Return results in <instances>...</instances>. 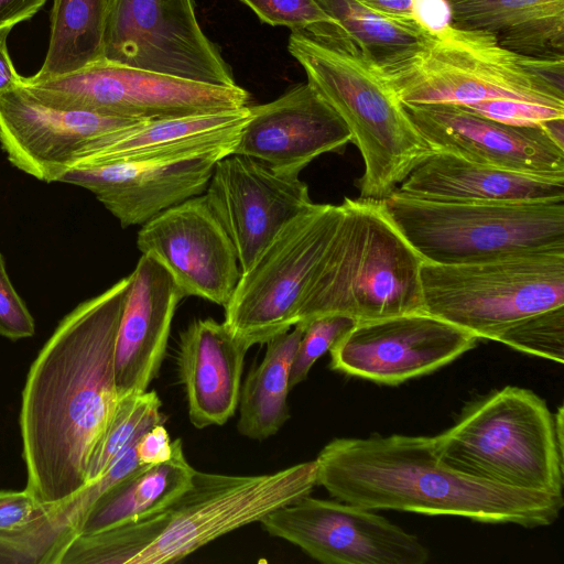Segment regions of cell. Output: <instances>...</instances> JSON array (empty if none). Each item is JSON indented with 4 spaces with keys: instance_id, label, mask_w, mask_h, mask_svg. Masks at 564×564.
I'll use <instances>...</instances> for the list:
<instances>
[{
    "instance_id": "cell-23",
    "label": "cell",
    "mask_w": 564,
    "mask_h": 564,
    "mask_svg": "<svg viewBox=\"0 0 564 564\" xmlns=\"http://www.w3.org/2000/svg\"><path fill=\"white\" fill-rule=\"evenodd\" d=\"M248 349L224 322L209 317L182 332L177 366L195 427L224 425L235 414Z\"/></svg>"
},
{
    "instance_id": "cell-2",
    "label": "cell",
    "mask_w": 564,
    "mask_h": 564,
    "mask_svg": "<svg viewBox=\"0 0 564 564\" xmlns=\"http://www.w3.org/2000/svg\"><path fill=\"white\" fill-rule=\"evenodd\" d=\"M315 462L316 485L343 502L369 510L538 528L552 524L564 506L563 496L507 487L454 469L429 436L334 438Z\"/></svg>"
},
{
    "instance_id": "cell-24",
    "label": "cell",
    "mask_w": 564,
    "mask_h": 564,
    "mask_svg": "<svg viewBox=\"0 0 564 564\" xmlns=\"http://www.w3.org/2000/svg\"><path fill=\"white\" fill-rule=\"evenodd\" d=\"M395 191L410 197L452 203L558 202L564 200V177L510 171L435 151Z\"/></svg>"
},
{
    "instance_id": "cell-13",
    "label": "cell",
    "mask_w": 564,
    "mask_h": 564,
    "mask_svg": "<svg viewBox=\"0 0 564 564\" xmlns=\"http://www.w3.org/2000/svg\"><path fill=\"white\" fill-rule=\"evenodd\" d=\"M325 564H424L429 550L420 540L372 510L310 495L270 512L260 521Z\"/></svg>"
},
{
    "instance_id": "cell-31",
    "label": "cell",
    "mask_w": 564,
    "mask_h": 564,
    "mask_svg": "<svg viewBox=\"0 0 564 564\" xmlns=\"http://www.w3.org/2000/svg\"><path fill=\"white\" fill-rule=\"evenodd\" d=\"M75 534L54 505L31 523L0 530V564H55L58 553Z\"/></svg>"
},
{
    "instance_id": "cell-25",
    "label": "cell",
    "mask_w": 564,
    "mask_h": 564,
    "mask_svg": "<svg viewBox=\"0 0 564 564\" xmlns=\"http://www.w3.org/2000/svg\"><path fill=\"white\" fill-rule=\"evenodd\" d=\"M453 24L495 36L505 48L564 58V0H449Z\"/></svg>"
},
{
    "instance_id": "cell-9",
    "label": "cell",
    "mask_w": 564,
    "mask_h": 564,
    "mask_svg": "<svg viewBox=\"0 0 564 564\" xmlns=\"http://www.w3.org/2000/svg\"><path fill=\"white\" fill-rule=\"evenodd\" d=\"M423 311L496 340L535 313L564 306V250L421 268Z\"/></svg>"
},
{
    "instance_id": "cell-28",
    "label": "cell",
    "mask_w": 564,
    "mask_h": 564,
    "mask_svg": "<svg viewBox=\"0 0 564 564\" xmlns=\"http://www.w3.org/2000/svg\"><path fill=\"white\" fill-rule=\"evenodd\" d=\"M109 0H53L47 52L30 80L77 72L104 59Z\"/></svg>"
},
{
    "instance_id": "cell-19",
    "label": "cell",
    "mask_w": 564,
    "mask_h": 564,
    "mask_svg": "<svg viewBox=\"0 0 564 564\" xmlns=\"http://www.w3.org/2000/svg\"><path fill=\"white\" fill-rule=\"evenodd\" d=\"M249 111L232 154L282 175L296 177L317 156L351 142L341 118L307 82Z\"/></svg>"
},
{
    "instance_id": "cell-6",
    "label": "cell",
    "mask_w": 564,
    "mask_h": 564,
    "mask_svg": "<svg viewBox=\"0 0 564 564\" xmlns=\"http://www.w3.org/2000/svg\"><path fill=\"white\" fill-rule=\"evenodd\" d=\"M440 457L469 476L563 496L564 443L554 413L532 390L507 386L469 403L433 436Z\"/></svg>"
},
{
    "instance_id": "cell-18",
    "label": "cell",
    "mask_w": 564,
    "mask_h": 564,
    "mask_svg": "<svg viewBox=\"0 0 564 564\" xmlns=\"http://www.w3.org/2000/svg\"><path fill=\"white\" fill-rule=\"evenodd\" d=\"M140 121L52 108L21 86L0 93V143L8 160L47 183L57 182L89 143Z\"/></svg>"
},
{
    "instance_id": "cell-14",
    "label": "cell",
    "mask_w": 564,
    "mask_h": 564,
    "mask_svg": "<svg viewBox=\"0 0 564 564\" xmlns=\"http://www.w3.org/2000/svg\"><path fill=\"white\" fill-rule=\"evenodd\" d=\"M470 333L424 311L357 322L329 349V367L398 386L451 364L477 346Z\"/></svg>"
},
{
    "instance_id": "cell-35",
    "label": "cell",
    "mask_w": 564,
    "mask_h": 564,
    "mask_svg": "<svg viewBox=\"0 0 564 564\" xmlns=\"http://www.w3.org/2000/svg\"><path fill=\"white\" fill-rule=\"evenodd\" d=\"M501 123L518 127H542L546 121L564 118V108L519 99H491L462 106Z\"/></svg>"
},
{
    "instance_id": "cell-7",
    "label": "cell",
    "mask_w": 564,
    "mask_h": 564,
    "mask_svg": "<svg viewBox=\"0 0 564 564\" xmlns=\"http://www.w3.org/2000/svg\"><path fill=\"white\" fill-rule=\"evenodd\" d=\"M377 69L403 105L519 99L564 108V88L542 76L539 57L511 52L487 32L454 24Z\"/></svg>"
},
{
    "instance_id": "cell-38",
    "label": "cell",
    "mask_w": 564,
    "mask_h": 564,
    "mask_svg": "<svg viewBox=\"0 0 564 564\" xmlns=\"http://www.w3.org/2000/svg\"><path fill=\"white\" fill-rule=\"evenodd\" d=\"M414 21L431 35H436L453 24L449 0H413Z\"/></svg>"
},
{
    "instance_id": "cell-32",
    "label": "cell",
    "mask_w": 564,
    "mask_h": 564,
    "mask_svg": "<svg viewBox=\"0 0 564 564\" xmlns=\"http://www.w3.org/2000/svg\"><path fill=\"white\" fill-rule=\"evenodd\" d=\"M240 1L248 6L262 22L272 26L305 31L314 36L339 43L351 42L340 24L325 12L317 0Z\"/></svg>"
},
{
    "instance_id": "cell-33",
    "label": "cell",
    "mask_w": 564,
    "mask_h": 564,
    "mask_svg": "<svg viewBox=\"0 0 564 564\" xmlns=\"http://www.w3.org/2000/svg\"><path fill=\"white\" fill-rule=\"evenodd\" d=\"M521 352L563 364L564 306L530 315L507 328L497 339Z\"/></svg>"
},
{
    "instance_id": "cell-22",
    "label": "cell",
    "mask_w": 564,
    "mask_h": 564,
    "mask_svg": "<svg viewBox=\"0 0 564 564\" xmlns=\"http://www.w3.org/2000/svg\"><path fill=\"white\" fill-rule=\"evenodd\" d=\"M130 275L115 350L119 397L147 391L158 376L175 310L185 296L151 256L142 254Z\"/></svg>"
},
{
    "instance_id": "cell-40",
    "label": "cell",
    "mask_w": 564,
    "mask_h": 564,
    "mask_svg": "<svg viewBox=\"0 0 564 564\" xmlns=\"http://www.w3.org/2000/svg\"><path fill=\"white\" fill-rule=\"evenodd\" d=\"M47 0H0V32L30 20Z\"/></svg>"
},
{
    "instance_id": "cell-37",
    "label": "cell",
    "mask_w": 564,
    "mask_h": 564,
    "mask_svg": "<svg viewBox=\"0 0 564 564\" xmlns=\"http://www.w3.org/2000/svg\"><path fill=\"white\" fill-rule=\"evenodd\" d=\"M50 505L40 502L26 488L0 490V530L24 527L42 516Z\"/></svg>"
},
{
    "instance_id": "cell-42",
    "label": "cell",
    "mask_w": 564,
    "mask_h": 564,
    "mask_svg": "<svg viewBox=\"0 0 564 564\" xmlns=\"http://www.w3.org/2000/svg\"><path fill=\"white\" fill-rule=\"evenodd\" d=\"M10 30L0 32V93L18 88L22 76L15 70L10 57L7 40Z\"/></svg>"
},
{
    "instance_id": "cell-5",
    "label": "cell",
    "mask_w": 564,
    "mask_h": 564,
    "mask_svg": "<svg viewBox=\"0 0 564 564\" xmlns=\"http://www.w3.org/2000/svg\"><path fill=\"white\" fill-rule=\"evenodd\" d=\"M340 206V223L296 324L329 314L364 322L423 311L424 261L394 225L383 200L345 197Z\"/></svg>"
},
{
    "instance_id": "cell-8",
    "label": "cell",
    "mask_w": 564,
    "mask_h": 564,
    "mask_svg": "<svg viewBox=\"0 0 564 564\" xmlns=\"http://www.w3.org/2000/svg\"><path fill=\"white\" fill-rule=\"evenodd\" d=\"M383 205L424 262L462 264L564 250V200L452 203L394 191Z\"/></svg>"
},
{
    "instance_id": "cell-3",
    "label": "cell",
    "mask_w": 564,
    "mask_h": 564,
    "mask_svg": "<svg viewBox=\"0 0 564 564\" xmlns=\"http://www.w3.org/2000/svg\"><path fill=\"white\" fill-rule=\"evenodd\" d=\"M316 477L315 459L254 476L196 470L189 488L158 512L107 530L73 534L55 564L174 563L310 495Z\"/></svg>"
},
{
    "instance_id": "cell-21",
    "label": "cell",
    "mask_w": 564,
    "mask_h": 564,
    "mask_svg": "<svg viewBox=\"0 0 564 564\" xmlns=\"http://www.w3.org/2000/svg\"><path fill=\"white\" fill-rule=\"evenodd\" d=\"M218 160L199 158L75 167L57 182L90 191L126 228L143 225L161 212L202 195Z\"/></svg>"
},
{
    "instance_id": "cell-4",
    "label": "cell",
    "mask_w": 564,
    "mask_h": 564,
    "mask_svg": "<svg viewBox=\"0 0 564 564\" xmlns=\"http://www.w3.org/2000/svg\"><path fill=\"white\" fill-rule=\"evenodd\" d=\"M289 53L348 128L365 165L360 198L383 200L435 151L383 77L351 43L292 31Z\"/></svg>"
},
{
    "instance_id": "cell-15",
    "label": "cell",
    "mask_w": 564,
    "mask_h": 564,
    "mask_svg": "<svg viewBox=\"0 0 564 564\" xmlns=\"http://www.w3.org/2000/svg\"><path fill=\"white\" fill-rule=\"evenodd\" d=\"M137 247L169 271L185 296L202 297L224 307L241 274L232 241L203 194L144 223Z\"/></svg>"
},
{
    "instance_id": "cell-1",
    "label": "cell",
    "mask_w": 564,
    "mask_h": 564,
    "mask_svg": "<svg viewBox=\"0 0 564 564\" xmlns=\"http://www.w3.org/2000/svg\"><path fill=\"white\" fill-rule=\"evenodd\" d=\"M131 275L78 304L30 367L19 416L26 489L56 505L86 486L116 411L115 350Z\"/></svg>"
},
{
    "instance_id": "cell-39",
    "label": "cell",
    "mask_w": 564,
    "mask_h": 564,
    "mask_svg": "<svg viewBox=\"0 0 564 564\" xmlns=\"http://www.w3.org/2000/svg\"><path fill=\"white\" fill-rule=\"evenodd\" d=\"M137 456L143 465H154L172 456L173 445L163 423L149 429L137 442Z\"/></svg>"
},
{
    "instance_id": "cell-11",
    "label": "cell",
    "mask_w": 564,
    "mask_h": 564,
    "mask_svg": "<svg viewBox=\"0 0 564 564\" xmlns=\"http://www.w3.org/2000/svg\"><path fill=\"white\" fill-rule=\"evenodd\" d=\"M20 86L52 108L141 121L236 110L250 98L238 85L197 83L107 59L44 80L22 76Z\"/></svg>"
},
{
    "instance_id": "cell-36",
    "label": "cell",
    "mask_w": 564,
    "mask_h": 564,
    "mask_svg": "<svg viewBox=\"0 0 564 564\" xmlns=\"http://www.w3.org/2000/svg\"><path fill=\"white\" fill-rule=\"evenodd\" d=\"M34 333V319L14 290L0 252V335L11 340H19L32 337Z\"/></svg>"
},
{
    "instance_id": "cell-34",
    "label": "cell",
    "mask_w": 564,
    "mask_h": 564,
    "mask_svg": "<svg viewBox=\"0 0 564 564\" xmlns=\"http://www.w3.org/2000/svg\"><path fill=\"white\" fill-rule=\"evenodd\" d=\"M356 323L348 316L329 314L315 317L303 325L304 330L292 361L290 388L304 381L317 359L329 351L337 339Z\"/></svg>"
},
{
    "instance_id": "cell-10",
    "label": "cell",
    "mask_w": 564,
    "mask_h": 564,
    "mask_svg": "<svg viewBox=\"0 0 564 564\" xmlns=\"http://www.w3.org/2000/svg\"><path fill=\"white\" fill-rule=\"evenodd\" d=\"M340 204H311L240 274L224 323L248 348L290 330L337 231Z\"/></svg>"
},
{
    "instance_id": "cell-27",
    "label": "cell",
    "mask_w": 564,
    "mask_h": 564,
    "mask_svg": "<svg viewBox=\"0 0 564 564\" xmlns=\"http://www.w3.org/2000/svg\"><path fill=\"white\" fill-rule=\"evenodd\" d=\"M302 325L279 334L267 344L262 361L247 376L239 398L238 431L263 441L276 434L290 417L288 395L293 357L303 334Z\"/></svg>"
},
{
    "instance_id": "cell-12",
    "label": "cell",
    "mask_w": 564,
    "mask_h": 564,
    "mask_svg": "<svg viewBox=\"0 0 564 564\" xmlns=\"http://www.w3.org/2000/svg\"><path fill=\"white\" fill-rule=\"evenodd\" d=\"M104 59L223 87L237 86L194 0H109Z\"/></svg>"
},
{
    "instance_id": "cell-26",
    "label": "cell",
    "mask_w": 564,
    "mask_h": 564,
    "mask_svg": "<svg viewBox=\"0 0 564 564\" xmlns=\"http://www.w3.org/2000/svg\"><path fill=\"white\" fill-rule=\"evenodd\" d=\"M172 456L149 465L102 495L83 519L77 533H91L145 518L165 508L192 485L196 471L187 462L181 438Z\"/></svg>"
},
{
    "instance_id": "cell-16",
    "label": "cell",
    "mask_w": 564,
    "mask_h": 564,
    "mask_svg": "<svg viewBox=\"0 0 564 564\" xmlns=\"http://www.w3.org/2000/svg\"><path fill=\"white\" fill-rule=\"evenodd\" d=\"M204 196L232 241L241 273L285 224L313 204L299 176L279 174L240 154L216 162Z\"/></svg>"
},
{
    "instance_id": "cell-20",
    "label": "cell",
    "mask_w": 564,
    "mask_h": 564,
    "mask_svg": "<svg viewBox=\"0 0 564 564\" xmlns=\"http://www.w3.org/2000/svg\"><path fill=\"white\" fill-rule=\"evenodd\" d=\"M249 116V106H246L229 111L140 121L89 143L70 169L223 159L232 154Z\"/></svg>"
},
{
    "instance_id": "cell-41",
    "label": "cell",
    "mask_w": 564,
    "mask_h": 564,
    "mask_svg": "<svg viewBox=\"0 0 564 564\" xmlns=\"http://www.w3.org/2000/svg\"><path fill=\"white\" fill-rule=\"evenodd\" d=\"M362 4L389 19L402 22H415L413 0H358ZM416 23V22H415Z\"/></svg>"
},
{
    "instance_id": "cell-30",
    "label": "cell",
    "mask_w": 564,
    "mask_h": 564,
    "mask_svg": "<svg viewBox=\"0 0 564 564\" xmlns=\"http://www.w3.org/2000/svg\"><path fill=\"white\" fill-rule=\"evenodd\" d=\"M161 405L155 391L147 390L119 398L113 416L91 455L86 485L99 478L143 433L163 423Z\"/></svg>"
},
{
    "instance_id": "cell-17",
    "label": "cell",
    "mask_w": 564,
    "mask_h": 564,
    "mask_svg": "<svg viewBox=\"0 0 564 564\" xmlns=\"http://www.w3.org/2000/svg\"><path fill=\"white\" fill-rule=\"evenodd\" d=\"M404 108L434 151L510 171L564 177V147L541 127L501 123L449 104Z\"/></svg>"
},
{
    "instance_id": "cell-29",
    "label": "cell",
    "mask_w": 564,
    "mask_h": 564,
    "mask_svg": "<svg viewBox=\"0 0 564 564\" xmlns=\"http://www.w3.org/2000/svg\"><path fill=\"white\" fill-rule=\"evenodd\" d=\"M317 1L376 67L410 55L432 37L417 23L389 19L358 0Z\"/></svg>"
}]
</instances>
